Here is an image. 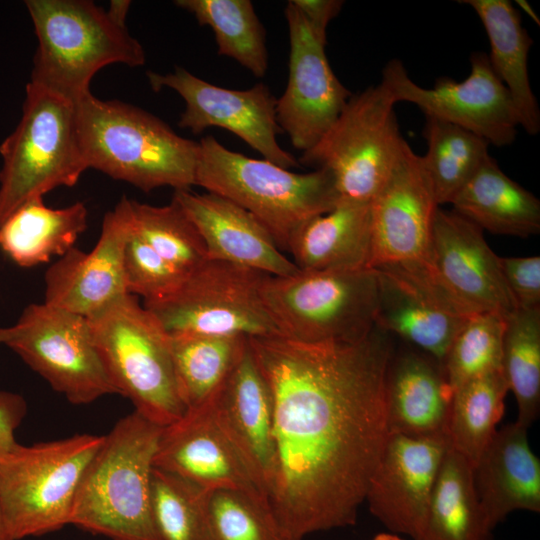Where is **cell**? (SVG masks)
Returning <instances> with one entry per match:
<instances>
[{"label":"cell","mask_w":540,"mask_h":540,"mask_svg":"<svg viewBox=\"0 0 540 540\" xmlns=\"http://www.w3.org/2000/svg\"><path fill=\"white\" fill-rule=\"evenodd\" d=\"M248 342L273 401L274 514L295 540L354 525L388 436L391 335L375 325L352 343Z\"/></svg>","instance_id":"obj_1"},{"label":"cell","mask_w":540,"mask_h":540,"mask_svg":"<svg viewBox=\"0 0 540 540\" xmlns=\"http://www.w3.org/2000/svg\"><path fill=\"white\" fill-rule=\"evenodd\" d=\"M77 127L88 168L149 192L195 185L199 142L176 134L153 114L119 100L87 94L76 102Z\"/></svg>","instance_id":"obj_2"},{"label":"cell","mask_w":540,"mask_h":540,"mask_svg":"<svg viewBox=\"0 0 540 540\" xmlns=\"http://www.w3.org/2000/svg\"><path fill=\"white\" fill-rule=\"evenodd\" d=\"M162 430L136 411L115 423L81 477L69 524L111 540H158L151 478Z\"/></svg>","instance_id":"obj_3"},{"label":"cell","mask_w":540,"mask_h":540,"mask_svg":"<svg viewBox=\"0 0 540 540\" xmlns=\"http://www.w3.org/2000/svg\"><path fill=\"white\" fill-rule=\"evenodd\" d=\"M195 185L250 213L280 250L288 249L302 224L330 211L340 201L329 171L295 173L265 159L231 151L213 136L199 141Z\"/></svg>","instance_id":"obj_4"},{"label":"cell","mask_w":540,"mask_h":540,"mask_svg":"<svg viewBox=\"0 0 540 540\" xmlns=\"http://www.w3.org/2000/svg\"><path fill=\"white\" fill-rule=\"evenodd\" d=\"M38 47L31 82L74 102L91 93L93 76L113 63H145L126 25L88 0H27Z\"/></svg>","instance_id":"obj_5"},{"label":"cell","mask_w":540,"mask_h":540,"mask_svg":"<svg viewBox=\"0 0 540 540\" xmlns=\"http://www.w3.org/2000/svg\"><path fill=\"white\" fill-rule=\"evenodd\" d=\"M0 154L1 226L30 200L74 186L88 169L76 102L30 81L21 120L0 145Z\"/></svg>","instance_id":"obj_6"},{"label":"cell","mask_w":540,"mask_h":540,"mask_svg":"<svg viewBox=\"0 0 540 540\" xmlns=\"http://www.w3.org/2000/svg\"><path fill=\"white\" fill-rule=\"evenodd\" d=\"M87 320L117 394L162 427L180 419L186 408L178 393L170 337L154 315L126 294Z\"/></svg>","instance_id":"obj_7"},{"label":"cell","mask_w":540,"mask_h":540,"mask_svg":"<svg viewBox=\"0 0 540 540\" xmlns=\"http://www.w3.org/2000/svg\"><path fill=\"white\" fill-rule=\"evenodd\" d=\"M260 295L281 336L293 341L352 343L375 327L374 268L267 275Z\"/></svg>","instance_id":"obj_8"},{"label":"cell","mask_w":540,"mask_h":540,"mask_svg":"<svg viewBox=\"0 0 540 540\" xmlns=\"http://www.w3.org/2000/svg\"><path fill=\"white\" fill-rule=\"evenodd\" d=\"M102 442L103 436L77 434L19 444L0 461V505L13 540L69 524L81 477Z\"/></svg>","instance_id":"obj_9"},{"label":"cell","mask_w":540,"mask_h":540,"mask_svg":"<svg viewBox=\"0 0 540 540\" xmlns=\"http://www.w3.org/2000/svg\"><path fill=\"white\" fill-rule=\"evenodd\" d=\"M395 104L381 83L352 94L319 141L302 152L299 164L329 171L340 200L370 202L408 145Z\"/></svg>","instance_id":"obj_10"},{"label":"cell","mask_w":540,"mask_h":540,"mask_svg":"<svg viewBox=\"0 0 540 540\" xmlns=\"http://www.w3.org/2000/svg\"><path fill=\"white\" fill-rule=\"evenodd\" d=\"M267 274L207 259L167 296L143 306L169 335L281 336L260 288Z\"/></svg>","instance_id":"obj_11"},{"label":"cell","mask_w":540,"mask_h":540,"mask_svg":"<svg viewBox=\"0 0 540 540\" xmlns=\"http://www.w3.org/2000/svg\"><path fill=\"white\" fill-rule=\"evenodd\" d=\"M4 345L72 404L117 394L83 316L30 304L6 327Z\"/></svg>","instance_id":"obj_12"},{"label":"cell","mask_w":540,"mask_h":540,"mask_svg":"<svg viewBox=\"0 0 540 540\" xmlns=\"http://www.w3.org/2000/svg\"><path fill=\"white\" fill-rule=\"evenodd\" d=\"M395 102L416 105L428 117L462 127L490 145L514 142L518 116L508 90L494 72L488 54L473 52L470 72L463 81L439 77L433 88L416 84L400 60H390L380 82Z\"/></svg>","instance_id":"obj_13"},{"label":"cell","mask_w":540,"mask_h":540,"mask_svg":"<svg viewBox=\"0 0 540 540\" xmlns=\"http://www.w3.org/2000/svg\"><path fill=\"white\" fill-rule=\"evenodd\" d=\"M374 269L378 278L375 325L442 364L453 339L476 313L445 289L426 259Z\"/></svg>","instance_id":"obj_14"},{"label":"cell","mask_w":540,"mask_h":540,"mask_svg":"<svg viewBox=\"0 0 540 540\" xmlns=\"http://www.w3.org/2000/svg\"><path fill=\"white\" fill-rule=\"evenodd\" d=\"M147 78L155 92L170 88L184 99L186 106L179 127L190 129L193 134L220 127L238 136L263 159L286 169L299 167L293 154L277 141L281 132L276 121L277 99L264 83L246 90L227 89L204 81L182 67L167 74L148 71Z\"/></svg>","instance_id":"obj_15"},{"label":"cell","mask_w":540,"mask_h":540,"mask_svg":"<svg viewBox=\"0 0 540 540\" xmlns=\"http://www.w3.org/2000/svg\"><path fill=\"white\" fill-rule=\"evenodd\" d=\"M285 17L290 39L289 77L276 101V121L293 147L304 152L330 128L352 93L333 72L326 43L317 38L291 1Z\"/></svg>","instance_id":"obj_16"},{"label":"cell","mask_w":540,"mask_h":540,"mask_svg":"<svg viewBox=\"0 0 540 540\" xmlns=\"http://www.w3.org/2000/svg\"><path fill=\"white\" fill-rule=\"evenodd\" d=\"M132 227V200L123 196L105 214L90 252L73 247L48 268L43 303L90 318L129 294L123 255Z\"/></svg>","instance_id":"obj_17"},{"label":"cell","mask_w":540,"mask_h":540,"mask_svg":"<svg viewBox=\"0 0 540 540\" xmlns=\"http://www.w3.org/2000/svg\"><path fill=\"white\" fill-rule=\"evenodd\" d=\"M449 447L446 435L388 434L365 501L390 532L412 539L418 533Z\"/></svg>","instance_id":"obj_18"},{"label":"cell","mask_w":540,"mask_h":540,"mask_svg":"<svg viewBox=\"0 0 540 540\" xmlns=\"http://www.w3.org/2000/svg\"><path fill=\"white\" fill-rule=\"evenodd\" d=\"M370 207L371 268L427 259L440 206L422 156L409 144Z\"/></svg>","instance_id":"obj_19"},{"label":"cell","mask_w":540,"mask_h":540,"mask_svg":"<svg viewBox=\"0 0 540 540\" xmlns=\"http://www.w3.org/2000/svg\"><path fill=\"white\" fill-rule=\"evenodd\" d=\"M427 261L445 289L473 313L496 312L506 318L517 309L500 257L483 231L454 210L437 209Z\"/></svg>","instance_id":"obj_20"},{"label":"cell","mask_w":540,"mask_h":540,"mask_svg":"<svg viewBox=\"0 0 540 540\" xmlns=\"http://www.w3.org/2000/svg\"><path fill=\"white\" fill-rule=\"evenodd\" d=\"M154 467L211 491L233 489L268 499L251 469L221 428L212 398L163 427Z\"/></svg>","instance_id":"obj_21"},{"label":"cell","mask_w":540,"mask_h":540,"mask_svg":"<svg viewBox=\"0 0 540 540\" xmlns=\"http://www.w3.org/2000/svg\"><path fill=\"white\" fill-rule=\"evenodd\" d=\"M214 415L268 493L275 474L273 401L249 342L212 397Z\"/></svg>","instance_id":"obj_22"},{"label":"cell","mask_w":540,"mask_h":540,"mask_svg":"<svg viewBox=\"0 0 540 540\" xmlns=\"http://www.w3.org/2000/svg\"><path fill=\"white\" fill-rule=\"evenodd\" d=\"M198 229L207 258L248 267L270 276L299 271L264 226L234 202L214 193L175 190L173 198Z\"/></svg>","instance_id":"obj_23"},{"label":"cell","mask_w":540,"mask_h":540,"mask_svg":"<svg viewBox=\"0 0 540 540\" xmlns=\"http://www.w3.org/2000/svg\"><path fill=\"white\" fill-rule=\"evenodd\" d=\"M517 422L497 430L473 467L476 494L489 527L517 510L540 512V461Z\"/></svg>","instance_id":"obj_24"},{"label":"cell","mask_w":540,"mask_h":540,"mask_svg":"<svg viewBox=\"0 0 540 540\" xmlns=\"http://www.w3.org/2000/svg\"><path fill=\"white\" fill-rule=\"evenodd\" d=\"M451 399L452 390L438 360L418 349L393 354L385 380L388 434L446 435Z\"/></svg>","instance_id":"obj_25"},{"label":"cell","mask_w":540,"mask_h":540,"mask_svg":"<svg viewBox=\"0 0 540 540\" xmlns=\"http://www.w3.org/2000/svg\"><path fill=\"white\" fill-rule=\"evenodd\" d=\"M287 251L301 271L371 268L370 202L340 200L330 211L302 224Z\"/></svg>","instance_id":"obj_26"},{"label":"cell","mask_w":540,"mask_h":540,"mask_svg":"<svg viewBox=\"0 0 540 540\" xmlns=\"http://www.w3.org/2000/svg\"><path fill=\"white\" fill-rule=\"evenodd\" d=\"M474 9L486 31L490 64L509 92L519 126L529 135L540 131V110L528 73L533 40L522 26L518 11L507 0H462Z\"/></svg>","instance_id":"obj_27"},{"label":"cell","mask_w":540,"mask_h":540,"mask_svg":"<svg viewBox=\"0 0 540 540\" xmlns=\"http://www.w3.org/2000/svg\"><path fill=\"white\" fill-rule=\"evenodd\" d=\"M482 231L527 238L540 231V201L489 157L450 203Z\"/></svg>","instance_id":"obj_28"},{"label":"cell","mask_w":540,"mask_h":540,"mask_svg":"<svg viewBox=\"0 0 540 540\" xmlns=\"http://www.w3.org/2000/svg\"><path fill=\"white\" fill-rule=\"evenodd\" d=\"M82 202L54 209L43 197L30 200L0 226V249L16 265L31 268L63 256L87 228Z\"/></svg>","instance_id":"obj_29"},{"label":"cell","mask_w":540,"mask_h":540,"mask_svg":"<svg viewBox=\"0 0 540 540\" xmlns=\"http://www.w3.org/2000/svg\"><path fill=\"white\" fill-rule=\"evenodd\" d=\"M492 531L476 494L472 464L449 447L413 540H492Z\"/></svg>","instance_id":"obj_30"},{"label":"cell","mask_w":540,"mask_h":540,"mask_svg":"<svg viewBox=\"0 0 540 540\" xmlns=\"http://www.w3.org/2000/svg\"><path fill=\"white\" fill-rule=\"evenodd\" d=\"M169 337L178 393L186 411L203 405L217 393L248 340L226 335Z\"/></svg>","instance_id":"obj_31"},{"label":"cell","mask_w":540,"mask_h":540,"mask_svg":"<svg viewBox=\"0 0 540 540\" xmlns=\"http://www.w3.org/2000/svg\"><path fill=\"white\" fill-rule=\"evenodd\" d=\"M508 391L499 370L471 379L452 393L446 430L449 446L473 467L497 431Z\"/></svg>","instance_id":"obj_32"},{"label":"cell","mask_w":540,"mask_h":540,"mask_svg":"<svg viewBox=\"0 0 540 540\" xmlns=\"http://www.w3.org/2000/svg\"><path fill=\"white\" fill-rule=\"evenodd\" d=\"M423 164L438 205L451 203L490 157L489 144L455 124L425 116Z\"/></svg>","instance_id":"obj_33"},{"label":"cell","mask_w":540,"mask_h":540,"mask_svg":"<svg viewBox=\"0 0 540 540\" xmlns=\"http://www.w3.org/2000/svg\"><path fill=\"white\" fill-rule=\"evenodd\" d=\"M201 26H209L218 54L230 57L254 76L268 69L265 30L249 0H177Z\"/></svg>","instance_id":"obj_34"},{"label":"cell","mask_w":540,"mask_h":540,"mask_svg":"<svg viewBox=\"0 0 540 540\" xmlns=\"http://www.w3.org/2000/svg\"><path fill=\"white\" fill-rule=\"evenodd\" d=\"M501 371L517 402L515 422L529 428L540 410V308L506 317Z\"/></svg>","instance_id":"obj_35"},{"label":"cell","mask_w":540,"mask_h":540,"mask_svg":"<svg viewBox=\"0 0 540 540\" xmlns=\"http://www.w3.org/2000/svg\"><path fill=\"white\" fill-rule=\"evenodd\" d=\"M132 213L134 232L182 274L208 259L198 229L174 199L164 206L132 200Z\"/></svg>","instance_id":"obj_36"},{"label":"cell","mask_w":540,"mask_h":540,"mask_svg":"<svg viewBox=\"0 0 540 540\" xmlns=\"http://www.w3.org/2000/svg\"><path fill=\"white\" fill-rule=\"evenodd\" d=\"M207 493L182 477L154 467L151 512L158 540H210Z\"/></svg>","instance_id":"obj_37"},{"label":"cell","mask_w":540,"mask_h":540,"mask_svg":"<svg viewBox=\"0 0 540 540\" xmlns=\"http://www.w3.org/2000/svg\"><path fill=\"white\" fill-rule=\"evenodd\" d=\"M206 513L210 540H295L268 499L244 491H208Z\"/></svg>","instance_id":"obj_38"},{"label":"cell","mask_w":540,"mask_h":540,"mask_svg":"<svg viewBox=\"0 0 540 540\" xmlns=\"http://www.w3.org/2000/svg\"><path fill=\"white\" fill-rule=\"evenodd\" d=\"M505 319L496 312H480L459 330L442 362L452 393L471 379L501 370Z\"/></svg>","instance_id":"obj_39"},{"label":"cell","mask_w":540,"mask_h":540,"mask_svg":"<svg viewBox=\"0 0 540 540\" xmlns=\"http://www.w3.org/2000/svg\"><path fill=\"white\" fill-rule=\"evenodd\" d=\"M126 289L144 302L161 299L173 292L186 275L179 272L133 230L123 255Z\"/></svg>","instance_id":"obj_40"},{"label":"cell","mask_w":540,"mask_h":540,"mask_svg":"<svg viewBox=\"0 0 540 540\" xmlns=\"http://www.w3.org/2000/svg\"><path fill=\"white\" fill-rule=\"evenodd\" d=\"M500 266L517 308H540V256L500 257Z\"/></svg>","instance_id":"obj_41"},{"label":"cell","mask_w":540,"mask_h":540,"mask_svg":"<svg viewBox=\"0 0 540 540\" xmlns=\"http://www.w3.org/2000/svg\"><path fill=\"white\" fill-rule=\"evenodd\" d=\"M26 412L27 405L21 395L0 390V461L19 445L15 430Z\"/></svg>","instance_id":"obj_42"},{"label":"cell","mask_w":540,"mask_h":540,"mask_svg":"<svg viewBox=\"0 0 540 540\" xmlns=\"http://www.w3.org/2000/svg\"><path fill=\"white\" fill-rule=\"evenodd\" d=\"M301 12L313 33L327 43V27L341 11L342 0H291Z\"/></svg>","instance_id":"obj_43"},{"label":"cell","mask_w":540,"mask_h":540,"mask_svg":"<svg viewBox=\"0 0 540 540\" xmlns=\"http://www.w3.org/2000/svg\"><path fill=\"white\" fill-rule=\"evenodd\" d=\"M130 3V1H111L110 8L107 11L117 22L125 25Z\"/></svg>","instance_id":"obj_44"},{"label":"cell","mask_w":540,"mask_h":540,"mask_svg":"<svg viewBox=\"0 0 540 540\" xmlns=\"http://www.w3.org/2000/svg\"><path fill=\"white\" fill-rule=\"evenodd\" d=\"M372 540H405V539L396 533L382 532L375 535Z\"/></svg>","instance_id":"obj_45"},{"label":"cell","mask_w":540,"mask_h":540,"mask_svg":"<svg viewBox=\"0 0 540 540\" xmlns=\"http://www.w3.org/2000/svg\"><path fill=\"white\" fill-rule=\"evenodd\" d=\"M0 540H13L6 528L1 505H0Z\"/></svg>","instance_id":"obj_46"},{"label":"cell","mask_w":540,"mask_h":540,"mask_svg":"<svg viewBox=\"0 0 540 540\" xmlns=\"http://www.w3.org/2000/svg\"><path fill=\"white\" fill-rule=\"evenodd\" d=\"M6 338V327H0V344H4Z\"/></svg>","instance_id":"obj_47"}]
</instances>
